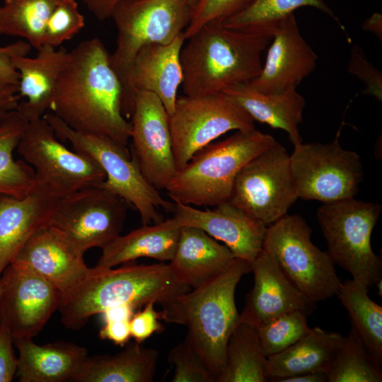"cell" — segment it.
I'll use <instances>...</instances> for the list:
<instances>
[{
  "instance_id": "6da1fadb",
  "label": "cell",
  "mask_w": 382,
  "mask_h": 382,
  "mask_svg": "<svg viewBox=\"0 0 382 382\" xmlns=\"http://www.w3.org/2000/svg\"><path fill=\"white\" fill-rule=\"evenodd\" d=\"M124 89L98 37L71 52L54 90L50 111L75 131L127 146L131 125L123 115Z\"/></svg>"
},
{
  "instance_id": "7a4b0ae2",
  "label": "cell",
  "mask_w": 382,
  "mask_h": 382,
  "mask_svg": "<svg viewBox=\"0 0 382 382\" xmlns=\"http://www.w3.org/2000/svg\"><path fill=\"white\" fill-rule=\"evenodd\" d=\"M272 36L207 23L185 40L181 52L184 95L224 92L248 83L262 67V54Z\"/></svg>"
},
{
  "instance_id": "3957f363",
  "label": "cell",
  "mask_w": 382,
  "mask_h": 382,
  "mask_svg": "<svg viewBox=\"0 0 382 382\" xmlns=\"http://www.w3.org/2000/svg\"><path fill=\"white\" fill-rule=\"evenodd\" d=\"M250 272V265L236 258L229 268L204 284L161 303L160 318L187 328L185 337L199 352L216 382L224 368L228 338L240 321L236 289Z\"/></svg>"
},
{
  "instance_id": "277c9868",
  "label": "cell",
  "mask_w": 382,
  "mask_h": 382,
  "mask_svg": "<svg viewBox=\"0 0 382 382\" xmlns=\"http://www.w3.org/2000/svg\"><path fill=\"white\" fill-rule=\"evenodd\" d=\"M169 264L126 265L117 268L90 267L85 278L62 299L58 308L63 325L82 328L106 308L129 303L136 308L149 302L162 303L189 291Z\"/></svg>"
},
{
  "instance_id": "5b68a950",
  "label": "cell",
  "mask_w": 382,
  "mask_h": 382,
  "mask_svg": "<svg viewBox=\"0 0 382 382\" xmlns=\"http://www.w3.org/2000/svg\"><path fill=\"white\" fill-rule=\"evenodd\" d=\"M275 139L256 129L212 142L176 173L166 187L174 203L214 207L227 202L241 168Z\"/></svg>"
},
{
  "instance_id": "8992f818",
  "label": "cell",
  "mask_w": 382,
  "mask_h": 382,
  "mask_svg": "<svg viewBox=\"0 0 382 382\" xmlns=\"http://www.w3.org/2000/svg\"><path fill=\"white\" fill-rule=\"evenodd\" d=\"M43 117L52 127L59 139L69 142L73 149L88 156L99 165L105 174L100 186L136 209L142 225L163 221L160 209L173 212L174 202L165 199L158 190L146 180L132 158L127 146L105 136L75 131L51 112Z\"/></svg>"
},
{
  "instance_id": "52a82bcc",
  "label": "cell",
  "mask_w": 382,
  "mask_h": 382,
  "mask_svg": "<svg viewBox=\"0 0 382 382\" xmlns=\"http://www.w3.org/2000/svg\"><path fill=\"white\" fill-rule=\"evenodd\" d=\"M381 205L354 197L323 204L317 219L328 245V253L352 277L369 286L382 277V261L371 245L373 229L378 221Z\"/></svg>"
},
{
  "instance_id": "ba28073f",
  "label": "cell",
  "mask_w": 382,
  "mask_h": 382,
  "mask_svg": "<svg viewBox=\"0 0 382 382\" xmlns=\"http://www.w3.org/2000/svg\"><path fill=\"white\" fill-rule=\"evenodd\" d=\"M311 233L303 217L286 214L267 227L262 250L297 289L316 303L336 295L342 281L328 253L313 243Z\"/></svg>"
},
{
  "instance_id": "9c48e42d",
  "label": "cell",
  "mask_w": 382,
  "mask_h": 382,
  "mask_svg": "<svg viewBox=\"0 0 382 382\" xmlns=\"http://www.w3.org/2000/svg\"><path fill=\"white\" fill-rule=\"evenodd\" d=\"M192 11L190 0H124L115 7L110 18L117 35L110 62L123 86V110L127 76L137 52L146 45L168 44L184 33Z\"/></svg>"
},
{
  "instance_id": "30bf717a",
  "label": "cell",
  "mask_w": 382,
  "mask_h": 382,
  "mask_svg": "<svg viewBox=\"0 0 382 382\" xmlns=\"http://www.w3.org/2000/svg\"><path fill=\"white\" fill-rule=\"evenodd\" d=\"M169 125L178 170L197 151L226 132L255 129L250 115L224 92L178 97L169 115Z\"/></svg>"
},
{
  "instance_id": "8fae6325",
  "label": "cell",
  "mask_w": 382,
  "mask_h": 382,
  "mask_svg": "<svg viewBox=\"0 0 382 382\" xmlns=\"http://www.w3.org/2000/svg\"><path fill=\"white\" fill-rule=\"evenodd\" d=\"M16 151L33 169L35 182L62 197L100 186L105 179L94 160L62 144L43 117L28 122Z\"/></svg>"
},
{
  "instance_id": "7c38bea8",
  "label": "cell",
  "mask_w": 382,
  "mask_h": 382,
  "mask_svg": "<svg viewBox=\"0 0 382 382\" xmlns=\"http://www.w3.org/2000/svg\"><path fill=\"white\" fill-rule=\"evenodd\" d=\"M341 128L331 143L294 146L290 166L298 198L328 204L352 198L358 192L363 166L357 152L341 147Z\"/></svg>"
},
{
  "instance_id": "4fadbf2b",
  "label": "cell",
  "mask_w": 382,
  "mask_h": 382,
  "mask_svg": "<svg viewBox=\"0 0 382 382\" xmlns=\"http://www.w3.org/2000/svg\"><path fill=\"white\" fill-rule=\"evenodd\" d=\"M297 199L290 155L275 140L241 168L228 202L268 226Z\"/></svg>"
},
{
  "instance_id": "5bb4252c",
  "label": "cell",
  "mask_w": 382,
  "mask_h": 382,
  "mask_svg": "<svg viewBox=\"0 0 382 382\" xmlns=\"http://www.w3.org/2000/svg\"><path fill=\"white\" fill-rule=\"evenodd\" d=\"M130 205L101 186L62 197L50 226L57 228L80 253L103 248L123 230Z\"/></svg>"
},
{
  "instance_id": "9a60e30c",
  "label": "cell",
  "mask_w": 382,
  "mask_h": 382,
  "mask_svg": "<svg viewBox=\"0 0 382 382\" xmlns=\"http://www.w3.org/2000/svg\"><path fill=\"white\" fill-rule=\"evenodd\" d=\"M130 118L132 158L151 185L166 190L178 171L168 113L155 94L137 91Z\"/></svg>"
},
{
  "instance_id": "2e32d148",
  "label": "cell",
  "mask_w": 382,
  "mask_h": 382,
  "mask_svg": "<svg viewBox=\"0 0 382 382\" xmlns=\"http://www.w3.org/2000/svg\"><path fill=\"white\" fill-rule=\"evenodd\" d=\"M0 278L4 289L0 297V319L10 327L14 339L33 338L58 310L62 295L47 279L14 262Z\"/></svg>"
},
{
  "instance_id": "e0dca14e",
  "label": "cell",
  "mask_w": 382,
  "mask_h": 382,
  "mask_svg": "<svg viewBox=\"0 0 382 382\" xmlns=\"http://www.w3.org/2000/svg\"><path fill=\"white\" fill-rule=\"evenodd\" d=\"M172 212L181 226L202 229L224 243L235 258L250 264L262 250L267 226L228 201L205 209L174 203Z\"/></svg>"
},
{
  "instance_id": "ac0fdd59",
  "label": "cell",
  "mask_w": 382,
  "mask_h": 382,
  "mask_svg": "<svg viewBox=\"0 0 382 382\" xmlns=\"http://www.w3.org/2000/svg\"><path fill=\"white\" fill-rule=\"evenodd\" d=\"M259 75L248 84L262 93L296 88L315 69L318 55L303 38L294 16H286L273 34Z\"/></svg>"
},
{
  "instance_id": "d6986e66",
  "label": "cell",
  "mask_w": 382,
  "mask_h": 382,
  "mask_svg": "<svg viewBox=\"0 0 382 382\" xmlns=\"http://www.w3.org/2000/svg\"><path fill=\"white\" fill-rule=\"evenodd\" d=\"M185 42L182 33L168 44L146 45L137 52L127 76L126 119L132 115L137 91L155 94L168 115L173 112L183 79L180 52Z\"/></svg>"
},
{
  "instance_id": "ffe728a7",
  "label": "cell",
  "mask_w": 382,
  "mask_h": 382,
  "mask_svg": "<svg viewBox=\"0 0 382 382\" xmlns=\"http://www.w3.org/2000/svg\"><path fill=\"white\" fill-rule=\"evenodd\" d=\"M250 265L254 284L240 321L258 328L286 313L301 311L309 316L315 310L316 303L296 289L264 250Z\"/></svg>"
},
{
  "instance_id": "44dd1931",
  "label": "cell",
  "mask_w": 382,
  "mask_h": 382,
  "mask_svg": "<svg viewBox=\"0 0 382 382\" xmlns=\"http://www.w3.org/2000/svg\"><path fill=\"white\" fill-rule=\"evenodd\" d=\"M11 262L23 266L47 279L58 289L62 299L81 282L90 268L84 262L83 255L50 225L35 233Z\"/></svg>"
},
{
  "instance_id": "7402d4cb",
  "label": "cell",
  "mask_w": 382,
  "mask_h": 382,
  "mask_svg": "<svg viewBox=\"0 0 382 382\" xmlns=\"http://www.w3.org/2000/svg\"><path fill=\"white\" fill-rule=\"evenodd\" d=\"M62 198L37 182L23 197L0 195V277L25 243L50 224Z\"/></svg>"
},
{
  "instance_id": "603a6c76",
  "label": "cell",
  "mask_w": 382,
  "mask_h": 382,
  "mask_svg": "<svg viewBox=\"0 0 382 382\" xmlns=\"http://www.w3.org/2000/svg\"><path fill=\"white\" fill-rule=\"evenodd\" d=\"M69 57L64 47L44 45L35 57H13L19 74L18 93L26 100L20 102L17 111L28 121L42 117L50 111L59 76Z\"/></svg>"
},
{
  "instance_id": "cb8c5ba5",
  "label": "cell",
  "mask_w": 382,
  "mask_h": 382,
  "mask_svg": "<svg viewBox=\"0 0 382 382\" xmlns=\"http://www.w3.org/2000/svg\"><path fill=\"white\" fill-rule=\"evenodd\" d=\"M13 342L18 352L16 375L20 382L73 381L89 356L85 347L67 342L38 345L32 338Z\"/></svg>"
},
{
  "instance_id": "d4e9b609",
  "label": "cell",
  "mask_w": 382,
  "mask_h": 382,
  "mask_svg": "<svg viewBox=\"0 0 382 382\" xmlns=\"http://www.w3.org/2000/svg\"><path fill=\"white\" fill-rule=\"evenodd\" d=\"M230 250L200 228L181 226L169 265L188 287H198L229 268L235 262Z\"/></svg>"
},
{
  "instance_id": "484cf974",
  "label": "cell",
  "mask_w": 382,
  "mask_h": 382,
  "mask_svg": "<svg viewBox=\"0 0 382 382\" xmlns=\"http://www.w3.org/2000/svg\"><path fill=\"white\" fill-rule=\"evenodd\" d=\"M180 228L176 219L171 217L120 235L101 249L96 266L111 268L139 257L170 262L177 247Z\"/></svg>"
},
{
  "instance_id": "4316f807",
  "label": "cell",
  "mask_w": 382,
  "mask_h": 382,
  "mask_svg": "<svg viewBox=\"0 0 382 382\" xmlns=\"http://www.w3.org/2000/svg\"><path fill=\"white\" fill-rule=\"evenodd\" d=\"M345 337L319 327L310 332L285 350L270 356L266 376L271 381L306 372L328 373Z\"/></svg>"
},
{
  "instance_id": "83f0119b",
  "label": "cell",
  "mask_w": 382,
  "mask_h": 382,
  "mask_svg": "<svg viewBox=\"0 0 382 382\" xmlns=\"http://www.w3.org/2000/svg\"><path fill=\"white\" fill-rule=\"evenodd\" d=\"M224 93L234 98L254 121L285 131L294 146L302 143L299 126L303 120L306 101L296 88L267 94L245 83L231 87Z\"/></svg>"
},
{
  "instance_id": "f1b7e54d",
  "label": "cell",
  "mask_w": 382,
  "mask_h": 382,
  "mask_svg": "<svg viewBox=\"0 0 382 382\" xmlns=\"http://www.w3.org/2000/svg\"><path fill=\"white\" fill-rule=\"evenodd\" d=\"M158 356V350L135 342L115 354L88 356L73 381L151 382Z\"/></svg>"
},
{
  "instance_id": "f546056e",
  "label": "cell",
  "mask_w": 382,
  "mask_h": 382,
  "mask_svg": "<svg viewBox=\"0 0 382 382\" xmlns=\"http://www.w3.org/2000/svg\"><path fill=\"white\" fill-rule=\"evenodd\" d=\"M267 360L257 329L239 321L228 338L224 368L216 382L267 381Z\"/></svg>"
},
{
  "instance_id": "4dcf8cb0",
  "label": "cell",
  "mask_w": 382,
  "mask_h": 382,
  "mask_svg": "<svg viewBox=\"0 0 382 382\" xmlns=\"http://www.w3.org/2000/svg\"><path fill=\"white\" fill-rule=\"evenodd\" d=\"M28 122L16 110L0 125V195L21 198L35 185L32 167L23 160L13 158Z\"/></svg>"
},
{
  "instance_id": "1f68e13d",
  "label": "cell",
  "mask_w": 382,
  "mask_h": 382,
  "mask_svg": "<svg viewBox=\"0 0 382 382\" xmlns=\"http://www.w3.org/2000/svg\"><path fill=\"white\" fill-rule=\"evenodd\" d=\"M311 6L331 16L345 28L323 0H252L243 9L220 21L225 27L273 36L279 23L297 8Z\"/></svg>"
},
{
  "instance_id": "d6a6232c",
  "label": "cell",
  "mask_w": 382,
  "mask_h": 382,
  "mask_svg": "<svg viewBox=\"0 0 382 382\" xmlns=\"http://www.w3.org/2000/svg\"><path fill=\"white\" fill-rule=\"evenodd\" d=\"M369 287L354 280L342 282L336 296L347 311L352 328L382 359V307L368 295Z\"/></svg>"
},
{
  "instance_id": "836d02e7",
  "label": "cell",
  "mask_w": 382,
  "mask_h": 382,
  "mask_svg": "<svg viewBox=\"0 0 382 382\" xmlns=\"http://www.w3.org/2000/svg\"><path fill=\"white\" fill-rule=\"evenodd\" d=\"M61 0H5L0 6V35L21 37L37 50L48 19Z\"/></svg>"
},
{
  "instance_id": "e575fe53",
  "label": "cell",
  "mask_w": 382,
  "mask_h": 382,
  "mask_svg": "<svg viewBox=\"0 0 382 382\" xmlns=\"http://www.w3.org/2000/svg\"><path fill=\"white\" fill-rule=\"evenodd\" d=\"M381 359L352 328L327 374L329 382H381Z\"/></svg>"
},
{
  "instance_id": "d590c367",
  "label": "cell",
  "mask_w": 382,
  "mask_h": 382,
  "mask_svg": "<svg viewBox=\"0 0 382 382\" xmlns=\"http://www.w3.org/2000/svg\"><path fill=\"white\" fill-rule=\"evenodd\" d=\"M307 317L301 311H293L279 316L256 328L265 356L278 354L306 335L311 330Z\"/></svg>"
},
{
  "instance_id": "8d00e7d4",
  "label": "cell",
  "mask_w": 382,
  "mask_h": 382,
  "mask_svg": "<svg viewBox=\"0 0 382 382\" xmlns=\"http://www.w3.org/2000/svg\"><path fill=\"white\" fill-rule=\"evenodd\" d=\"M174 368L173 382H216V377L192 342L185 337L168 356Z\"/></svg>"
},
{
  "instance_id": "74e56055",
  "label": "cell",
  "mask_w": 382,
  "mask_h": 382,
  "mask_svg": "<svg viewBox=\"0 0 382 382\" xmlns=\"http://www.w3.org/2000/svg\"><path fill=\"white\" fill-rule=\"evenodd\" d=\"M85 25L75 0H61L52 12L45 32L44 45L57 48L71 39Z\"/></svg>"
},
{
  "instance_id": "f35d334b",
  "label": "cell",
  "mask_w": 382,
  "mask_h": 382,
  "mask_svg": "<svg viewBox=\"0 0 382 382\" xmlns=\"http://www.w3.org/2000/svg\"><path fill=\"white\" fill-rule=\"evenodd\" d=\"M252 0H198L192 8L185 40L204 25L222 21L243 9Z\"/></svg>"
},
{
  "instance_id": "ab89813d",
  "label": "cell",
  "mask_w": 382,
  "mask_h": 382,
  "mask_svg": "<svg viewBox=\"0 0 382 382\" xmlns=\"http://www.w3.org/2000/svg\"><path fill=\"white\" fill-rule=\"evenodd\" d=\"M347 71L365 83L366 88L361 94L373 96L381 102V73L367 59L362 49L358 45L352 49Z\"/></svg>"
},
{
  "instance_id": "60d3db41",
  "label": "cell",
  "mask_w": 382,
  "mask_h": 382,
  "mask_svg": "<svg viewBox=\"0 0 382 382\" xmlns=\"http://www.w3.org/2000/svg\"><path fill=\"white\" fill-rule=\"evenodd\" d=\"M154 304V302L146 303L142 310L134 313L130 320L131 336L137 343L141 344L153 334L164 330V326L159 320V313L156 311Z\"/></svg>"
},
{
  "instance_id": "b9f144b4",
  "label": "cell",
  "mask_w": 382,
  "mask_h": 382,
  "mask_svg": "<svg viewBox=\"0 0 382 382\" xmlns=\"http://www.w3.org/2000/svg\"><path fill=\"white\" fill-rule=\"evenodd\" d=\"M13 345L9 325L0 319V382H10L16 374L18 359Z\"/></svg>"
},
{
  "instance_id": "7bdbcfd3",
  "label": "cell",
  "mask_w": 382,
  "mask_h": 382,
  "mask_svg": "<svg viewBox=\"0 0 382 382\" xmlns=\"http://www.w3.org/2000/svg\"><path fill=\"white\" fill-rule=\"evenodd\" d=\"M31 48V45L23 40L0 46V81L18 86L19 74L14 66L13 57L16 55L27 56Z\"/></svg>"
},
{
  "instance_id": "ee69618b",
  "label": "cell",
  "mask_w": 382,
  "mask_h": 382,
  "mask_svg": "<svg viewBox=\"0 0 382 382\" xmlns=\"http://www.w3.org/2000/svg\"><path fill=\"white\" fill-rule=\"evenodd\" d=\"M129 322L121 320L104 323L98 336L101 340H110L116 345L124 346L132 337Z\"/></svg>"
},
{
  "instance_id": "f6af8a7d",
  "label": "cell",
  "mask_w": 382,
  "mask_h": 382,
  "mask_svg": "<svg viewBox=\"0 0 382 382\" xmlns=\"http://www.w3.org/2000/svg\"><path fill=\"white\" fill-rule=\"evenodd\" d=\"M20 98L18 86L0 81V125L11 112L17 110Z\"/></svg>"
},
{
  "instance_id": "bcb514c9",
  "label": "cell",
  "mask_w": 382,
  "mask_h": 382,
  "mask_svg": "<svg viewBox=\"0 0 382 382\" xmlns=\"http://www.w3.org/2000/svg\"><path fill=\"white\" fill-rule=\"evenodd\" d=\"M99 21L111 17L115 7L124 0H80Z\"/></svg>"
},
{
  "instance_id": "7dc6e473",
  "label": "cell",
  "mask_w": 382,
  "mask_h": 382,
  "mask_svg": "<svg viewBox=\"0 0 382 382\" xmlns=\"http://www.w3.org/2000/svg\"><path fill=\"white\" fill-rule=\"evenodd\" d=\"M136 309L132 304L125 303L108 308L100 314L104 323L130 320Z\"/></svg>"
},
{
  "instance_id": "c3c4849f",
  "label": "cell",
  "mask_w": 382,
  "mask_h": 382,
  "mask_svg": "<svg viewBox=\"0 0 382 382\" xmlns=\"http://www.w3.org/2000/svg\"><path fill=\"white\" fill-rule=\"evenodd\" d=\"M328 374L325 371L306 372L280 378L276 382H325Z\"/></svg>"
},
{
  "instance_id": "681fc988",
  "label": "cell",
  "mask_w": 382,
  "mask_h": 382,
  "mask_svg": "<svg viewBox=\"0 0 382 382\" xmlns=\"http://www.w3.org/2000/svg\"><path fill=\"white\" fill-rule=\"evenodd\" d=\"M364 30L373 33L377 37L381 40L382 37V16L381 13H374L368 18L363 23Z\"/></svg>"
},
{
  "instance_id": "f907efd6",
  "label": "cell",
  "mask_w": 382,
  "mask_h": 382,
  "mask_svg": "<svg viewBox=\"0 0 382 382\" xmlns=\"http://www.w3.org/2000/svg\"><path fill=\"white\" fill-rule=\"evenodd\" d=\"M3 289H4V282H3V280L0 278V297L3 291Z\"/></svg>"
},
{
  "instance_id": "816d5d0a",
  "label": "cell",
  "mask_w": 382,
  "mask_h": 382,
  "mask_svg": "<svg viewBox=\"0 0 382 382\" xmlns=\"http://www.w3.org/2000/svg\"><path fill=\"white\" fill-rule=\"evenodd\" d=\"M198 0H190V4H191V6H192V8H193V7L195 6L196 3L197 2Z\"/></svg>"
}]
</instances>
